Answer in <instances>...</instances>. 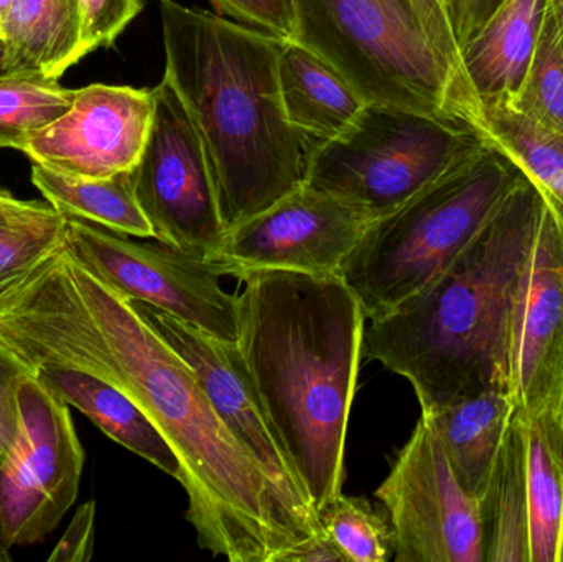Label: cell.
<instances>
[{"mask_svg":"<svg viewBox=\"0 0 563 562\" xmlns=\"http://www.w3.org/2000/svg\"><path fill=\"white\" fill-rule=\"evenodd\" d=\"M0 356L23 373L79 370L125 393L177 454L185 517L213 557L282 562L324 535L228 431L187 362L66 238L0 283Z\"/></svg>","mask_w":563,"mask_h":562,"instance_id":"obj_1","label":"cell"},{"mask_svg":"<svg viewBox=\"0 0 563 562\" xmlns=\"http://www.w3.org/2000/svg\"><path fill=\"white\" fill-rule=\"evenodd\" d=\"M238 349L314 510L341 495L366 316L340 274L241 277Z\"/></svg>","mask_w":563,"mask_h":562,"instance_id":"obj_2","label":"cell"},{"mask_svg":"<svg viewBox=\"0 0 563 562\" xmlns=\"http://www.w3.org/2000/svg\"><path fill=\"white\" fill-rule=\"evenodd\" d=\"M544 207L521 175L440 276L364 330L363 359L406 378L422 415L478 393H509L512 320Z\"/></svg>","mask_w":563,"mask_h":562,"instance_id":"obj_3","label":"cell"},{"mask_svg":"<svg viewBox=\"0 0 563 562\" xmlns=\"http://www.w3.org/2000/svg\"><path fill=\"white\" fill-rule=\"evenodd\" d=\"M164 79L210 158L228 230L305 185L311 144L285 114L284 42L220 13L161 0Z\"/></svg>","mask_w":563,"mask_h":562,"instance_id":"obj_4","label":"cell"},{"mask_svg":"<svg viewBox=\"0 0 563 562\" xmlns=\"http://www.w3.org/2000/svg\"><path fill=\"white\" fill-rule=\"evenodd\" d=\"M488 144L396 210L373 220L340 276L367 320L416 296L475 240L521 178Z\"/></svg>","mask_w":563,"mask_h":562,"instance_id":"obj_5","label":"cell"},{"mask_svg":"<svg viewBox=\"0 0 563 562\" xmlns=\"http://www.w3.org/2000/svg\"><path fill=\"white\" fill-rule=\"evenodd\" d=\"M294 42L367 104L466 122L476 98L427 32L416 0H294Z\"/></svg>","mask_w":563,"mask_h":562,"instance_id":"obj_6","label":"cell"},{"mask_svg":"<svg viewBox=\"0 0 563 562\" xmlns=\"http://www.w3.org/2000/svg\"><path fill=\"white\" fill-rule=\"evenodd\" d=\"M485 145L460 119L367 104L340 137L311 144L305 185L376 220Z\"/></svg>","mask_w":563,"mask_h":562,"instance_id":"obj_7","label":"cell"},{"mask_svg":"<svg viewBox=\"0 0 563 562\" xmlns=\"http://www.w3.org/2000/svg\"><path fill=\"white\" fill-rule=\"evenodd\" d=\"M86 454L69 406L32 373L16 385V434L0 464V547L45 540L78 500Z\"/></svg>","mask_w":563,"mask_h":562,"instance_id":"obj_8","label":"cell"},{"mask_svg":"<svg viewBox=\"0 0 563 562\" xmlns=\"http://www.w3.org/2000/svg\"><path fill=\"white\" fill-rule=\"evenodd\" d=\"M147 142L135 167V198L158 243L201 260L223 246L228 224L203 141L175 89L162 79Z\"/></svg>","mask_w":563,"mask_h":562,"instance_id":"obj_9","label":"cell"},{"mask_svg":"<svg viewBox=\"0 0 563 562\" xmlns=\"http://www.w3.org/2000/svg\"><path fill=\"white\" fill-rule=\"evenodd\" d=\"M71 253L112 289L197 329L238 342L240 300L221 286L223 264L167 244L139 243L91 221L68 218Z\"/></svg>","mask_w":563,"mask_h":562,"instance_id":"obj_10","label":"cell"},{"mask_svg":"<svg viewBox=\"0 0 563 562\" xmlns=\"http://www.w3.org/2000/svg\"><path fill=\"white\" fill-rule=\"evenodd\" d=\"M396 535V562H483L479 505L420 416L376 491Z\"/></svg>","mask_w":563,"mask_h":562,"instance_id":"obj_11","label":"cell"},{"mask_svg":"<svg viewBox=\"0 0 563 562\" xmlns=\"http://www.w3.org/2000/svg\"><path fill=\"white\" fill-rule=\"evenodd\" d=\"M373 220L366 211L303 185L231 227L213 261L238 280L254 271L340 274Z\"/></svg>","mask_w":563,"mask_h":562,"instance_id":"obj_12","label":"cell"},{"mask_svg":"<svg viewBox=\"0 0 563 562\" xmlns=\"http://www.w3.org/2000/svg\"><path fill=\"white\" fill-rule=\"evenodd\" d=\"M154 88L91 85L76 89L68 112L13 145L32 164L73 177L131 172L154 118Z\"/></svg>","mask_w":563,"mask_h":562,"instance_id":"obj_13","label":"cell"},{"mask_svg":"<svg viewBox=\"0 0 563 562\" xmlns=\"http://www.w3.org/2000/svg\"><path fill=\"white\" fill-rule=\"evenodd\" d=\"M134 306L152 329L194 370L205 395L234 439L260 462L274 484L295 505L318 517L264 411L238 343L217 339L145 304L134 302Z\"/></svg>","mask_w":563,"mask_h":562,"instance_id":"obj_14","label":"cell"},{"mask_svg":"<svg viewBox=\"0 0 563 562\" xmlns=\"http://www.w3.org/2000/svg\"><path fill=\"white\" fill-rule=\"evenodd\" d=\"M509 366L525 418L563 408V228L548 203L522 274Z\"/></svg>","mask_w":563,"mask_h":562,"instance_id":"obj_15","label":"cell"},{"mask_svg":"<svg viewBox=\"0 0 563 562\" xmlns=\"http://www.w3.org/2000/svg\"><path fill=\"white\" fill-rule=\"evenodd\" d=\"M549 0H503L460 52V68L478 101L515 104L541 35Z\"/></svg>","mask_w":563,"mask_h":562,"instance_id":"obj_16","label":"cell"},{"mask_svg":"<svg viewBox=\"0 0 563 562\" xmlns=\"http://www.w3.org/2000/svg\"><path fill=\"white\" fill-rule=\"evenodd\" d=\"M279 85L288 121L310 144L340 137L367 106L340 73L297 42L282 45Z\"/></svg>","mask_w":563,"mask_h":562,"instance_id":"obj_17","label":"cell"},{"mask_svg":"<svg viewBox=\"0 0 563 562\" xmlns=\"http://www.w3.org/2000/svg\"><path fill=\"white\" fill-rule=\"evenodd\" d=\"M32 375L42 378L66 405L75 406L112 441L178 481L181 465L174 449L121 389L79 370H38Z\"/></svg>","mask_w":563,"mask_h":562,"instance_id":"obj_18","label":"cell"},{"mask_svg":"<svg viewBox=\"0 0 563 562\" xmlns=\"http://www.w3.org/2000/svg\"><path fill=\"white\" fill-rule=\"evenodd\" d=\"M516 409L509 393L485 392L420 415L435 431L460 484L476 500L485 492Z\"/></svg>","mask_w":563,"mask_h":562,"instance_id":"obj_19","label":"cell"},{"mask_svg":"<svg viewBox=\"0 0 563 562\" xmlns=\"http://www.w3.org/2000/svg\"><path fill=\"white\" fill-rule=\"evenodd\" d=\"M7 73L59 79L81 62L78 0H12L2 23Z\"/></svg>","mask_w":563,"mask_h":562,"instance_id":"obj_20","label":"cell"},{"mask_svg":"<svg viewBox=\"0 0 563 562\" xmlns=\"http://www.w3.org/2000/svg\"><path fill=\"white\" fill-rule=\"evenodd\" d=\"M483 562H529L528 445L516 409L478 500Z\"/></svg>","mask_w":563,"mask_h":562,"instance_id":"obj_21","label":"cell"},{"mask_svg":"<svg viewBox=\"0 0 563 562\" xmlns=\"http://www.w3.org/2000/svg\"><path fill=\"white\" fill-rule=\"evenodd\" d=\"M525 429L529 562H563V408L525 418Z\"/></svg>","mask_w":563,"mask_h":562,"instance_id":"obj_22","label":"cell"},{"mask_svg":"<svg viewBox=\"0 0 563 562\" xmlns=\"http://www.w3.org/2000/svg\"><path fill=\"white\" fill-rule=\"evenodd\" d=\"M466 122L539 188L563 228L562 135L536 124L503 101L476 99L475 111Z\"/></svg>","mask_w":563,"mask_h":562,"instance_id":"obj_23","label":"cell"},{"mask_svg":"<svg viewBox=\"0 0 563 562\" xmlns=\"http://www.w3.org/2000/svg\"><path fill=\"white\" fill-rule=\"evenodd\" d=\"M132 172V170H131ZM131 172L104 178L73 177L32 164V184L59 213L124 236L154 238L134 194Z\"/></svg>","mask_w":563,"mask_h":562,"instance_id":"obj_24","label":"cell"},{"mask_svg":"<svg viewBox=\"0 0 563 562\" xmlns=\"http://www.w3.org/2000/svg\"><path fill=\"white\" fill-rule=\"evenodd\" d=\"M66 228L68 217L48 201L0 200V283L58 246Z\"/></svg>","mask_w":563,"mask_h":562,"instance_id":"obj_25","label":"cell"},{"mask_svg":"<svg viewBox=\"0 0 563 562\" xmlns=\"http://www.w3.org/2000/svg\"><path fill=\"white\" fill-rule=\"evenodd\" d=\"M76 89L40 75L0 76V148H13L23 137L62 118L75 101Z\"/></svg>","mask_w":563,"mask_h":562,"instance_id":"obj_26","label":"cell"},{"mask_svg":"<svg viewBox=\"0 0 563 562\" xmlns=\"http://www.w3.org/2000/svg\"><path fill=\"white\" fill-rule=\"evenodd\" d=\"M324 535L344 562H389L396 557V535L389 518L363 497L338 495L318 510Z\"/></svg>","mask_w":563,"mask_h":562,"instance_id":"obj_27","label":"cell"},{"mask_svg":"<svg viewBox=\"0 0 563 562\" xmlns=\"http://www.w3.org/2000/svg\"><path fill=\"white\" fill-rule=\"evenodd\" d=\"M512 108L563 137V45L551 0L531 66Z\"/></svg>","mask_w":563,"mask_h":562,"instance_id":"obj_28","label":"cell"},{"mask_svg":"<svg viewBox=\"0 0 563 562\" xmlns=\"http://www.w3.org/2000/svg\"><path fill=\"white\" fill-rule=\"evenodd\" d=\"M144 5L145 0H78L82 56L114 45Z\"/></svg>","mask_w":563,"mask_h":562,"instance_id":"obj_29","label":"cell"},{"mask_svg":"<svg viewBox=\"0 0 563 562\" xmlns=\"http://www.w3.org/2000/svg\"><path fill=\"white\" fill-rule=\"evenodd\" d=\"M220 15L280 42H294V0H210Z\"/></svg>","mask_w":563,"mask_h":562,"instance_id":"obj_30","label":"cell"},{"mask_svg":"<svg viewBox=\"0 0 563 562\" xmlns=\"http://www.w3.org/2000/svg\"><path fill=\"white\" fill-rule=\"evenodd\" d=\"M96 504L86 502L76 510L59 543L49 554V562H86L95 550Z\"/></svg>","mask_w":563,"mask_h":562,"instance_id":"obj_31","label":"cell"},{"mask_svg":"<svg viewBox=\"0 0 563 562\" xmlns=\"http://www.w3.org/2000/svg\"><path fill=\"white\" fill-rule=\"evenodd\" d=\"M501 2L503 0H443L460 52L479 32Z\"/></svg>","mask_w":563,"mask_h":562,"instance_id":"obj_32","label":"cell"},{"mask_svg":"<svg viewBox=\"0 0 563 562\" xmlns=\"http://www.w3.org/2000/svg\"><path fill=\"white\" fill-rule=\"evenodd\" d=\"M19 368L0 356V464L9 454L16 434V385Z\"/></svg>","mask_w":563,"mask_h":562,"instance_id":"obj_33","label":"cell"},{"mask_svg":"<svg viewBox=\"0 0 563 562\" xmlns=\"http://www.w3.org/2000/svg\"><path fill=\"white\" fill-rule=\"evenodd\" d=\"M344 562L336 544L327 537L311 538V540L301 541L285 553L282 562Z\"/></svg>","mask_w":563,"mask_h":562,"instance_id":"obj_34","label":"cell"},{"mask_svg":"<svg viewBox=\"0 0 563 562\" xmlns=\"http://www.w3.org/2000/svg\"><path fill=\"white\" fill-rule=\"evenodd\" d=\"M416 3L430 36L437 42L449 38L452 26L440 0H416Z\"/></svg>","mask_w":563,"mask_h":562,"instance_id":"obj_35","label":"cell"},{"mask_svg":"<svg viewBox=\"0 0 563 562\" xmlns=\"http://www.w3.org/2000/svg\"><path fill=\"white\" fill-rule=\"evenodd\" d=\"M552 12H554L555 20H558L559 30H561L562 45H563V0H551Z\"/></svg>","mask_w":563,"mask_h":562,"instance_id":"obj_36","label":"cell"},{"mask_svg":"<svg viewBox=\"0 0 563 562\" xmlns=\"http://www.w3.org/2000/svg\"><path fill=\"white\" fill-rule=\"evenodd\" d=\"M3 56H5V48H3V42L0 40V76L7 75L5 65H3Z\"/></svg>","mask_w":563,"mask_h":562,"instance_id":"obj_37","label":"cell"},{"mask_svg":"<svg viewBox=\"0 0 563 562\" xmlns=\"http://www.w3.org/2000/svg\"><path fill=\"white\" fill-rule=\"evenodd\" d=\"M10 2H12V0H0V13H2V15H5V12H7V9H9Z\"/></svg>","mask_w":563,"mask_h":562,"instance_id":"obj_38","label":"cell"},{"mask_svg":"<svg viewBox=\"0 0 563 562\" xmlns=\"http://www.w3.org/2000/svg\"><path fill=\"white\" fill-rule=\"evenodd\" d=\"M9 198H12V195H10L9 191L3 190V188L0 187V200H9Z\"/></svg>","mask_w":563,"mask_h":562,"instance_id":"obj_39","label":"cell"},{"mask_svg":"<svg viewBox=\"0 0 563 562\" xmlns=\"http://www.w3.org/2000/svg\"><path fill=\"white\" fill-rule=\"evenodd\" d=\"M9 560V557H7L5 551L2 550V547H0V561Z\"/></svg>","mask_w":563,"mask_h":562,"instance_id":"obj_40","label":"cell"},{"mask_svg":"<svg viewBox=\"0 0 563 562\" xmlns=\"http://www.w3.org/2000/svg\"><path fill=\"white\" fill-rule=\"evenodd\" d=\"M2 23H3V15L0 13V40H2Z\"/></svg>","mask_w":563,"mask_h":562,"instance_id":"obj_41","label":"cell"},{"mask_svg":"<svg viewBox=\"0 0 563 562\" xmlns=\"http://www.w3.org/2000/svg\"><path fill=\"white\" fill-rule=\"evenodd\" d=\"M440 3H442V5H443V0H440ZM443 9H445V5H443ZM446 16H449V15H446ZM449 22H450V20H449Z\"/></svg>","mask_w":563,"mask_h":562,"instance_id":"obj_42","label":"cell"}]
</instances>
